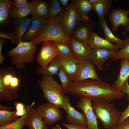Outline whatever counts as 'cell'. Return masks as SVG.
I'll use <instances>...</instances> for the list:
<instances>
[{"label":"cell","instance_id":"obj_1","mask_svg":"<svg viewBox=\"0 0 129 129\" xmlns=\"http://www.w3.org/2000/svg\"><path fill=\"white\" fill-rule=\"evenodd\" d=\"M66 92L74 96L86 97L94 102H111L123 98L125 94L115 89L112 85L101 80L88 79L72 82Z\"/></svg>","mask_w":129,"mask_h":129},{"label":"cell","instance_id":"obj_2","mask_svg":"<svg viewBox=\"0 0 129 129\" xmlns=\"http://www.w3.org/2000/svg\"><path fill=\"white\" fill-rule=\"evenodd\" d=\"M64 12L57 17L49 19L40 34L31 41L33 44L36 45L42 42L48 41L69 44L70 38L65 35L60 26Z\"/></svg>","mask_w":129,"mask_h":129},{"label":"cell","instance_id":"obj_3","mask_svg":"<svg viewBox=\"0 0 129 129\" xmlns=\"http://www.w3.org/2000/svg\"><path fill=\"white\" fill-rule=\"evenodd\" d=\"M37 47L32 41H21L15 48L7 52V55L11 57V62L20 70L24 68L26 64L33 62Z\"/></svg>","mask_w":129,"mask_h":129},{"label":"cell","instance_id":"obj_4","mask_svg":"<svg viewBox=\"0 0 129 129\" xmlns=\"http://www.w3.org/2000/svg\"><path fill=\"white\" fill-rule=\"evenodd\" d=\"M37 83L47 101L59 108H62L65 95L61 85L52 77L45 75L38 80Z\"/></svg>","mask_w":129,"mask_h":129},{"label":"cell","instance_id":"obj_5","mask_svg":"<svg viewBox=\"0 0 129 129\" xmlns=\"http://www.w3.org/2000/svg\"><path fill=\"white\" fill-rule=\"evenodd\" d=\"M92 106L97 118L101 122L104 128L113 129L117 126L121 112L113 104L105 101L94 102Z\"/></svg>","mask_w":129,"mask_h":129},{"label":"cell","instance_id":"obj_6","mask_svg":"<svg viewBox=\"0 0 129 129\" xmlns=\"http://www.w3.org/2000/svg\"><path fill=\"white\" fill-rule=\"evenodd\" d=\"M82 20V16L72 2L65 8L60 23V26L65 35L71 38L75 27Z\"/></svg>","mask_w":129,"mask_h":129},{"label":"cell","instance_id":"obj_7","mask_svg":"<svg viewBox=\"0 0 129 129\" xmlns=\"http://www.w3.org/2000/svg\"><path fill=\"white\" fill-rule=\"evenodd\" d=\"M31 22V18L27 17L13 20L12 31L9 33L0 32V37L9 40L12 44L17 46L22 40L24 34L30 24Z\"/></svg>","mask_w":129,"mask_h":129},{"label":"cell","instance_id":"obj_8","mask_svg":"<svg viewBox=\"0 0 129 129\" xmlns=\"http://www.w3.org/2000/svg\"><path fill=\"white\" fill-rule=\"evenodd\" d=\"M54 105L48 103L38 106L36 109L38 114L43 119L46 125H52L62 118L61 111Z\"/></svg>","mask_w":129,"mask_h":129},{"label":"cell","instance_id":"obj_9","mask_svg":"<svg viewBox=\"0 0 129 129\" xmlns=\"http://www.w3.org/2000/svg\"><path fill=\"white\" fill-rule=\"evenodd\" d=\"M62 108L66 112V119L70 124L87 127V120L85 115L83 113L78 111L72 106L69 96L65 95Z\"/></svg>","mask_w":129,"mask_h":129},{"label":"cell","instance_id":"obj_10","mask_svg":"<svg viewBox=\"0 0 129 129\" xmlns=\"http://www.w3.org/2000/svg\"><path fill=\"white\" fill-rule=\"evenodd\" d=\"M59 55V53L53 41H44L43 43L36 61L40 67L48 64Z\"/></svg>","mask_w":129,"mask_h":129},{"label":"cell","instance_id":"obj_11","mask_svg":"<svg viewBox=\"0 0 129 129\" xmlns=\"http://www.w3.org/2000/svg\"><path fill=\"white\" fill-rule=\"evenodd\" d=\"M92 101L89 98L81 97L75 106L81 109L85 115L87 120V129H99L98 126L99 123L93 109Z\"/></svg>","mask_w":129,"mask_h":129},{"label":"cell","instance_id":"obj_12","mask_svg":"<svg viewBox=\"0 0 129 129\" xmlns=\"http://www.w3.org/2000/svg\"><path fill=\"white\" fill-rule=\"evenodd\" d=\"M79 61V68L74 82L88 79L101 80L98 76L95 65L91 59Z\"/></svg>","mask_w":129,"mask_h":129},{"label":"cell","instance_id":"obj_13","mask_svg":"<svg viewBox=\"0 0 129 129\" xmlns=\"http://www.w3.org/2000/svg\"><path fill=\"white\" fill-rule=\"evenodd\" d=\"M96 22L93 20H82L74 29L71 38L87 43L90 35L95 28Z\"/></svg>","mask_w":129,"mask_h":129},{"label":"cell","instance_id":"obj_14","mask_svg":"<svg viewBox=\"0 0 129 129\" xmlns=\"http://www.w3.org/2000/svg\"><path fill=\"white\" fill-rule=\"evenodd\" d=\"M31 22L28 31L23 36L22 41H32L37 37L47 24L49 19L42 17L33 16L31 18Z\"/></svg>","mask_w":129,"mask_h":129},{"label":"cell","instance_id":"obj_15","mask_svg":"<svg viewBox=\"0 0 129 129\" xmlns=\"http://www.w3.org/2000/svg\"><path fill=\"white\" fill-rule=\"evenodd\" d=\"M129 10L118 8L112 9L109 14L108 20L112 25V29L114 32L117 31L118 27L122 25L126 27L129 23Z\"/></svg>","mask_w":129,"mask_h":129},{"label":"cell","instance_id":"obj_16","mask_svg":"<svg viewBox=\"0 0 129 129\" xmlns=\"http://www.w3.org/2000/svg\"><path fill=\"white\" fill-rule=\"evenodd\" d=\"M69 44L75 56L78 60L91 59L92 49L87 43L71 38Z\"/></svg>","mask_w":129,"mask_h":129},{"label":"cell","instance_id":"obj_17","mask_svg":"<svg viewBox=\"0 0 129 129\" xmlns=\"http://www.w3.org/2000/svg\"><path fill=\"white\" fill-rule=\"evenodd\" d=\"M118 50H109L102 48H93L92 50L91 59L98 70H103L104 63L113 56Z\"/></svg>","mask_w":129,"mask_h":129},{"label":"cell","instance_id":"obj_18","mask_svg":"<svg viewBox=\"0 0 129 129\" xmlns=\"http://www.w3.org/2000/svg\"><path fill=\"white\" fill-rule=\"evenodd\" d=\"M87 43L92 49L102 48L109 50H118L123 47L117 44H112L106 39L100 37L93 31L91 33Z\"/></svg>","mask_w":129,"mask_h":129},{"label":"cell","instance_id":"obj_19","mask_svg":"<svg viewBox=\"0 0 129 129\" xmlns=\"http://www.w3.org/2000/svg\"><path fill=\"white\" fill-rule=\"evenodd\" d=\"M63 67L72 82H74L80 65V61L76 58L59 56L58 57Z\"/></svg>","mask_w":129,"mask_h":129},{"label":"cell","instance_id":"obj_20","mask_svg":"<svg viewBox=\"0 0 129 129\" xmlns=\"http://www.w3.org/2000/svg\"><path fill=\"white\" fill-rule=\"evenodd\" d=\"M46 125L43 118L37 113L36 108H31L25 125L29 129H48Z\"/></svg>","mask_w":129,"mask_h":129},{"label":"cell","instance_id":"obj_21","mask_svg":"<svg viewBox=\"0 0 129 129\" xmlns=\"http://www.w3.org/2000/svg\"><path fill=\"white\" fill-rule=\"evenodd\" d=\"M129 77V62L124 59H121L119 75L113 84V87L117 90L121 91L123 86Z\"/></svg>","mask_w":129,"mask_h":129},{"label":"cell","instance_id":"obj_22","mask_svg":"<svg viewBox=\"0 0 129 129\" xmlns=\"http://www.w3.org/2000/svg\"><path fill=\"white\" fill-rule=\"evenodd\" d=\"M32 16L42 17L49 19V6L48 0H32Z\"/></svg>","mask_w":129,"mask_h":129},{"label":"cell","instance_id":"obj_23","mask_svg":"<svg viewBox=\"0 0 129 129\" xmlns=\"http://www.w3.org/2000/svg\"><path fill=\"white\" fill-rule=\"evenodd\" d=\"M61 65L58 57L43 67H40L36 69L37 73L43 75L52 77L57 75Z\"/></svg>","mask_w":129,"mask_h":129},{"label":"cell","instance_id":"obj_24","mask_svg":"<svg viewBox=\"0 0 129 129\" xmlns=\"http://www.w3.org/2000/svg\"><path fill=\"white\" fill-rule=\"evenodd\" d=\"M18 88L12 87L10 84L5 85L0 81V101H11L18 97Z\"/></svg>","mask_w":129,"mask_h":129},{"label":"cell","instance_id":"obj_25","mask_svg":"<svg viewBox=\"0 0 129 129\" xmlns=\"http://www.w3.org/2000/svg\"><path fill=\"white\" fill-rule=\"evenodd\" d=\"M72 2L81 16L82 20L88 21L91 19L88 15L90 12L93 10L92 4L87 0H73Z\"/></svg>","mask_w":129,"mask_h":129},{"label":"cell","instance_id":"obj_26","mask_svg":"<svg viewBox=\"0 0 129 129\" xmlns=\"http://www.w3.org/2000/svg\"><path fill=\"white\" fill-rule=\"evenodd\" d=\"M32 7L31 2L27 6L21 8H17L11 6L9 12L10 19L15 20L27 17L32 14Z\"/></svg>","mask_w":129,"mask_h":129},{"label":"cell","instance_id":"obj_27","mask_svg":"<svg viewBox=\"0 0 129 129\" xmlns=\"http://www.w3.org/2000/svg\"><path fill=\"white\" fill-rule=\"evenodd\" d=\"M112 4V0H98L93 4V10L96 13L98 18H104L106 15L109 13Z\"/></svg>","mask_w":129,"mask_h":129},{"label":"cell","instance_id":"obj_28","mask_svg":"<svg viewBox=\"0 0 129 129\" xmlns=\"http://www.w3.org/2000/svg\"><path fill=\"white\" fill-rule=\"evenodd\" d=\"M99 26L103 31L105 39L110 42H113L116 44L124 47L125 44L124 40H121L114 35L108 26L104 18H98Z\"/></svg>","mask_w":129,"mask_h":129},{"label":"cell","instance_id":"obj_29","mask_svg":"<svg viewBox=\"0 0 129 129\" xmlns=\"http://www.w3.org/2000/svg\"><path fill=\"white\" fill-rule=\"evenodd\" d=\"M12 0H0V25L1 27L8 23L11 20L9 12L12 6Z\"/></svg>","mask_w":129,"mask_h":129},{"label":"cell","instance_id":"obj_30","mask_svg":"<svg viewBox=\"0 0 129 129\" xmlns=\"http://www.w3.org/2000/svg\"><path fill=\"white\" fill-rule=\"evenodd\" d=\"M48 1L49 6L48 19L57 17L64 11L65 8L60 6L59 0H49Z\"/></svg>","mask_w":129,"mask_h":129},{"label":"cell","instance_id":"obj_31","mask_svg":"<svg viewBox=\"0 0 129 129\" xmlns=\"http://www.w3.org/2000/svg\"><path fill=\"white\" fill-rule=\"evenodd\" d=\"M53 41L59 53V56L76 58L69 44Z\"/></svg>","mask_w":129,"mask_h":129},{"label":"cell","instance_id":"obj_32","mask_svg":"<svg viewBox=\"0 0 129 129\" xmlns=\"http://www.w3.org/2000/svg\"><path fill=\"white\" fill-rule=\"evenodd\" d=\"M29 109L25 115L18 118L15 121L9 124L0 126V129H22L23 126L25 125Z\"/></svg>","mask_w":129,"mask_h":129},{"label":"cell","instance_id":"obj_33","mask_svg":"<svg viewBox=\"0 0 129 129\" xmlns=\"http://www.w3.org/2000/svg\"><path fill=\"white\" fill-rule=\"evenodd\" d=\"M125 44L124 47L118 51L111 58L114 61L119 59H125L129 62V38H125Z\"/></svg>","mask_w":129,"mask_h":129},{"label":"cell","instance_id":"obj_34","mask_svg":"<svg viewBox=\"0 0 129 129\" xmlns=\"http://www.w3.org/2000/svg\"><path fill=\"white\" fill-rule=\"evenodd\" d=\"M16 110L13 111L0 110V126L12 122L18 118L15 115Z\"/></svg>","mask_w":129,"mask_h":129},{"label":"cell","instance_id":"obj_35","mask_svg":"<svg viewBox=\"0 0 129 129\" xmlns=\"http://www.w3.org/2000/svg\"><path fill=\"white\" fill-rule=\"evenodd\" d=\"M60 81L61 85L64 93L72 82L63 68L61 67L57 75Z\"/></svg>","mask_w":129,"mask_h":129},{"label":"cell","instance_id":"obj_36","mask_svg":"<svg viewBox=\"0 0 129 129\" xmlns=\"http://www.w3.org/2000/svg\"><path fill=\"white\" fill-rule=\"evenodd\" d=\"M126 98L128 102V106L124 111L121 112L120 116L117 123V126L120 124L126 119L129 117V96L127 95Z\"/></svg>","mask_w":129,"mask_h":129},{"label":"cell","instance_id":"obj_37","mask_svg":"<svg viewBox=\"0 0 129 129\" xmlns=\"http://www.w3.org/2000/svg\"><path fill=\"white\" fill-rule=\"evenodd\" d=\"M30 2L28 0H12V6L16 8H19L24 7Z\"/></svg>","mask_w":129,"mask_h":129},{"label":"cell","instance_id":"obj_38","mask_svg":"<svg viewBox=\"0 0 129 129\" xmlns=\"http://www.w3.org/2000/svg\"><path fill=\"white\" fill-rule=\"evenodd\" d=\"M35 103V102H33L30 105H28L25 106V108L22 110L18 111H16L15 115L17 117H22L24 116L27 113L28 110L30 108L32 107Z\"/></svg>","mask_w":129,"mask_h":129},{"label":"cell","instance_id":"obj_39","mask_svg":"<svg viewBox=\"0 0 129 129\" xmlns=\"http://www.w3.org/2000/svg\"><path fill=\"white\" fill-rule=\"evenodd\" d=\"M62 125L67 129H87V127L63 123Z\"/></svg>","mask_w":129,"mask_h":129},{"label":"cell","instance_id":"obj_40","mask_svg":"<svg viewBox=\"0 0 129 129\" xmlns=\"http://www.w3.org/2000/svg\"><path fill=\"white\" fill-rule=\"evenodd\" d=\"M113 129H129V117L120 124L116 126Z\"/></svg>","mask_w":129,"mask_h":129},{"label":"cell","instance_id":"obj_41","mask_svg":"<svg viewBox=\"0 0 129 129\" xmlns=\"http://www.w3.org/2000/svg\"><path fill=\"white\" fill-rule=\"evenodd\" d=\"M6 39L0 38V64H1L5 59V56L2 54V50L3 45L6 42Z\"/></svg>","mask_w":129,"mask_h":129},{"label":"cell","instance_id":"obj_42","mask_svg":"<svg viewBox=\"0 0 129 129\" xmlns=\"http://www.w3.org/2000/svg\"><path fill=\"white\" fill-rule=\"evenodd\" d=\"M128 79L124 82L121 91L126 94L129 96V85L128 82Z\"/></svg>","mask_w":129,"mask_h":129},{"label":"cell","instance_id":"obj_43","mask_svg":"<svg viewBox=\"0 0 129 129\" xmlns=\"http://www.w3.org/2000/svg\"><path fill=\"white\" fill-rule=\"evenodd\" d=\"M15 106L16 111H18L24 109L25 107V105L22 102H15Z\"/></svg>","mask_w":129,"mask_h":129},{"label":"cell","instance_id":"obj_44","mask_svg":"<svg viewBox=\"0 0 129 129\" xmlns=\"http://www.w3.org/2000/svg\"><path fill=\"white\" fill-rule=\"evenodd\" d=\"M59 2L61 5L64 7H66L68 6V4L69 0H59Z\"/></svg>","mask_w":129,"mask_h":129},{"label":"cell","instance_id":"obj_45","mask_svg":"<svg viewBox=\"0 0 129 129\" xmlns=\"http://www.w3.org/2000/svg\"><path fill=\"white\" fill-rule=\"evenodd\" d=\"M0 109L5 111H11V108L10 107H5L0 105Z\"/></svg>","mask_w":129,"mask_h":129},{"label":"cell","instance_id":"obj_46","mask_svg":"<svg viewBox=\"0 0 129 129\" xmlns=\"http://www.w3.org/2000/svg\"><path fill=\"white\" fill-rule=\"evenodd\" d=\"M51 129H62L61 127L59 125H57Z\"/></svg>","mask_w":129,"mask_h":129},{"label":"cell","instance_id":"obj_47","mask_svg":"<svg viewBox=\"0 0 129 129\" xmlns=\"http://www.w3.org/2000/svg\"><path fill=\"white\" fill-rule=\"evenodd\" d=\"M88 1L92 4L97 2L98 0H89Z\"/></svg>","mask_w":129,"mask_h":129},{"label":"cell","instance_id":"obj_48","mask_svg":"<svg viewBox=\"0 0 129 129\" xmlns=\"http://www.w3.org/2000/svg\"><path fill=\"white\" fill-rule=\"evenodd\" d=\"M124 29L126 32H129V23L127 26L125 27Z\"/></svg>","mask_w":129,"mask_h":129}]
</instances>
